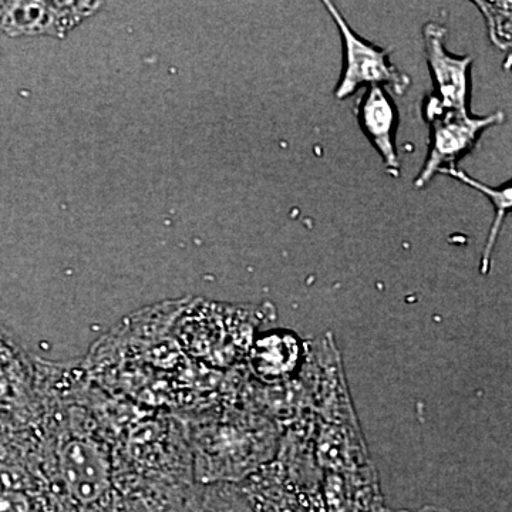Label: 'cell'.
<instances>
[{
	"label": "cell",
	"instance_id": "obj_1",
	"mask_svg": "<svg viewBox=\"0 0 512 512\" xmlns=\"http://www.w3.org/2000/svg\"><path fill=\"white\" fill-rule=\"evenodd\" d=\"M60 490L80 508L106 503L111 491V466L107 451L96 440L69 436L57 448Z\"/></svg>",
	"mask_w": 512,
	"mask_h": 512
},
{
	"label": "cell",
	"instance_id": "obj_2",
	"mask_svg": "<svg viewBox=\"0 0 512 512\" xmlns=\"http://www.w3.org/2000/svg\"><path fill=\"white\" fill-rule=\"evenodd\" d=\"M325 5L333 20L338 23L342 33L343 47H345V69L336 90V97L340 100L346 99L363 84H370V86L387 84L397 94L406 93L410 86V79L389 62L386 50L377 49L362 37L357 36L349 28L336 6L330 2H325Z\"/></svg>",
	"mask_w": 512,
	"mask_h": 512
},
{
	"label": "cell",
	"instance_id": "obj_3",
	"mask_svg": "<svg viewBox=\"0 0 512 512\" xmlns=\"http://www.w3.org/2000/svg\"><path fill=\"white\" fill-rule=\"evenodd\" d=\"M427 117L433 131L429 157L416 180L419 188H423L441 170L454 168L457 161L474 147L485 128L504 120L503 113L471 117L468 113L436 110H427Z\"/></svg>",
	"mask_w": 512,
	"mask_h": 512
},
{
	"label": "cell",
	"instance_id": "obj_4",
	"mask_svg": "<svg viewBox=\"0 0 512 512\" xmlns=\"http://www.w3.org/2000/svg\"><path fill=\"white\" fill-rule=\"evenodd\" d=\"M93 2H0V32L62 37L99 8Z\"/></svg>",
	"mask_w": 512,
	"mask_h": 512
},
{
	"label": "cell",
	"instance_id": "obj_5",
	"mask_svg": "<svg viewBox=\"0 0 512 512\" xmlns=\"http://www.w3.org/2000/svg\"><path fill=\"white\" fill-rule=\"evenodd\" d=\"M444 37L446 29L436 23H429L424 28L427 60L436 84V94L427 104V110L468 113L470 67L473 60L468 56L448 55Z\"/></svg>",
	"mask_w": 512,
	"mask_h": 512
},
{
	"label": "cell",
	"instance_id": "obj_6",
	"mask_svg": "<svg viewBox=\"0 0 512 512\" xmlns=\"http://www.w3.org/2000/svg\"><path fill=\"white\" fill-rule=\"evenodd\" d=\"M359 117L363 130L383 157L384 163L392 170H397L399 160L394 147L397 113L389 94L380 86L370 87L360 104Z\"/></svg>",
	"mask_w": 512,
	"mask_h": 512
},
{
	"label": "cell",
	"instance_id": "obj_7",
	"mask_svg": "<svg viewBox=\"0 0 512 512\" xmlns=\"http://www.w3.org/2000/svg\"><path fill=\"white\" fill-rule=\"evenodd\" d=\"M303 352L301 342L289 333L286 336H269L255 349V370L269 382L291 380Z\"/></svg>",
	"mask_w": 512,
	"mask_h": 512
},
{
	"label": "cell",
	"instance_id": "obj_8",
	"mask_svg": "<svg viewBox=\"0 0 512 512\" xmlns=\"http://www.w3.org/2000/svg\"><path fill=\"white\" fill-rule=\"evenodd\" d=\"M177 512H255L242 488L234 484H201L185 493Z\"/></svg>",
	"mask_w": 512,
	"mask_h": 512
},
{
	"label": "cell",
	"instance_id": "obj_9",
	"mask_svg": "<svg viewBox=\"0 0 512 512\" xmlns=\"http://www.w3.org/2000/svg\"><path fill=\"white\" fill-rule=\"evenodd\" d=\"M440 174L450 175V177L463 181V183L470 185V187L476 188V190L483 192L484 195H487V197L493 201L495 210L497 211H495L493 228H491L490 237H488L487 248H485L483 256L484 268H488V259H490L491 251H493L495 241H497L498 232H500L501 227H503L505 217H507L508 212L511 210V188L505 187L503 190H494V188L478 183L477 180H473V178L468 177L464 171L457 170L456 167L447 168V170H441Z\"/></svg>",
	"mask_w": 512,
	"mask_h": 512
},
{
	"label": "cell",
	"instance_id": "obj_10",
	"mask_svg": "<svg viewBox=\"0 0 512 512\" xmlns=\"http://www.w3.org/2000/svg\"><path fill=\"white\" fill-rule=\"evenodd\" d=\"M30 490H33V481L25 468L0 461V494L29 493Z\"/></svg>",
	"mask_w": 512,
	"mask_h": 512
},
{
	"label": "cell",
	"instance_id": "obj_11",
	"mask_svg": "<svg viewBox=\"0 0 512 512\" xmlns=\"http://www.w3.org/2000/svg\"><path fill=\"white\" fill-rule=\"evenodd\" d=\"M32 498L28 493L0 494V512H32Z\"/></svg>",
	"mask_w": 512,
	"mask_h": 512
},
{
	"label": "cell",
	"instance_id": "obj_12",
	"mask_svg": "<svg viewBox=\"0 0 512 512\" xmlns=\"http://www.w3.org/2000/svg\"><path fill=\"white\" fill-rule=\"evenodd\" d=\"M387 512H461L457 510H448V508L433 507V505H426V507L417 508V510H387Z\"/></svg>",
	"mask_w": 512,
	"mask_h": 512
}]
</instances>
